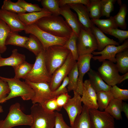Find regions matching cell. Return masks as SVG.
<instances>
[{
	"label": "cell",
	"mask_w": 128,
	"mask_h": 128,
	"mask_svg": "<svg viewBox=\"0 0 128 128\" xmlns=\"http://www.w3.org/2000/svg\"><path fill=\"white\" fill-rule=\"evenodd\" d=\"M40 29L54 36L69 38L73 32L63 18L51 15L40 19L35 23Z\"/></svg>",
	"instance_id": "cell-1"
},
{
	"label": "cell",
	"mask_w": 128,
	"mask_h": 128,
	"mask_svg": "<svg viewBox=\"0 0 128 128\" xmlns=\"http://www.w3.org/2000/svg\"><path fill=\"white\" fill-rule=\"evenodd\" d=\"M44 50L46 66L51 75L63 64L70 52L64 46L58 45L50 46Z\"/></svg>",
	"instance_id": "cell-2"
},
{
	"label": "cell",
	"mask_w": 128,
	"mask_h": 128,
	"mask_svg": "<svg viewBox=\"0 0 128 128\" xmlns=\"http://www.w3.org/2000/svg\"><path fill=\"white\" fill-rule=\"evenodd\" d=\"M0 79L7 83L10 90L7 96L0 100V104L16 97L20 96L24 100H31L34 96V91L25 81H22L14 78H8L1 76Z\"/></svg>",
	"instance_id": "cell-3"
},
{
	"label": "cell",
	"mask_w": 128,
	"mask_h": 128,
	"mask_svg": "<svg viewBox=\"0 0 128 128\" xmlns=\"http://www.w3.org/2000/svg\"><path fill=\"white\" fill-rule=\"evenodd\" d=\"M7 117L4 120L0 121V128H11L21 125L31 126L33 119L31 114L24 113L21 109L20 104L16 102L11 105Z\"/></svg>",
	"instance_id": "cell-4"
},
{
	"label": "cell",
	"mask_w": 128,
	"mask_h": 128,
	"mask_svg": "<svg viewBox=\"0 0 128 128\" xmlns=\"http://www.w3.org/2000/svg\"><path fill=\"white\" fill-rule=\"evenodd\" d=\"M44 53L43 50L36 56L32 70L24 79L25 81L33 83L50 82L52 75L49 73L47 69Z\"/></svg>",
	"instance_id": "cell-5"
},
{
	"label": "cell",
	"mask_w": 128,
	"mask_h": 128,
	"mask_svg": "<svg viewBox=\"0 0 128 128\" xmlns=\"http://www.w3.org/2000/svg\"><path fill=\"white\" fill-rule=\"evenodd\" d=\"M24 31L26 34L35 36L41 42L44 50L52 46H64L69 38L54 36L42 30L35 23L26 26Z\"/></svg>",
	"instance_id": "cell-6"
},
{
	"label": "cell",
	"mask_w": 128,
	"mask_h": 128,
	"mask_svg": "<svg viewBox=\"0 0 128 128\" xmlns=\"http://www.w3.org/2000/svg\"><path fill=\"white\" fill-rule=\"evenodd\" d=\"M31 114L33 123L30 128H54L55 126V112H47L39 103L33 104L31 108Z\"/></svg>",
	"instance_id": "cell-7"
},
{
	"label": "cell",
	"mask_w": 128,
	"mask_h": 128,
	"mask_svg": "<svg viewBox=\"0 0 128 128\" xmlns=\"http://www.w3.org/2000/svg\"><path fill=\"white\" fill-rule=\"evenodd\" d=\"M78 56L91 54L98 49L96 39L92 32L81 28L77 41Z\"/></svg>",
	"instance_id": "cell-8"
},
{
	"label": "cell",
	"mask_w": 128,
	"mask_h": 128,
	"mask_svg": "<svg viewBox=\"0 0 128 128\" xmlns=\"http://www.w3.org/2000/svg\"><path fill=\"white\" fill-rule=\"evenodd\" d=\"M98 73L107 84L111 86L120 83L123 75H121L116 64L109 60L102 62L98 68Z\"/></svg>",
	"instance_id": "cell-9"
},
{
	"label": "cell",
	"mask_w": 128,
	"mask_h": 128,
	"mask_svg": "<svg viewBox=\"0 0 128 128\" xmlns=\"http://www.w3.org/2000/svg\"><path fill=\"white\" fill-rule=\"evenodd\" d=\"M76 63L70 52L64 63L57 69L52 75L49 84L50 89L52 91L55 90L60 85L62 82L67 76Z\"/></svg>",
	"instance_id": "cell-10"
},
{
	"label": "cell",
	"mask_w": 128,
	"mask_h": 128,
	"mask_svg": "<svg viewBox=\"0 0 128 128\" xmlns=\"http://www.w3.org/2000/svg\"><path fill=\"white\" fill-rule=\"evenodd\" d=\"M91 128H113L114 126V118L105 111L96 109H89Z\"/></svg>",
	"instance_id": "cell-11"
},
{
	"label": "cell",
	"mask_w": 128,
	"mask_h": 128,
	"mask_svg": "<svg viewBox=\"0 0 128 128\" xmlns=\"http://www.w3.org/2000/svg\"><path fill=\"white\" fill-rule=\"evenodd\" d=\"M25 81L34 91V96L31 100L33 104L39 103L41 104L46 101L54 97L52 95V91L50 89L49 83H33L28 81Z\"/></svg>",
	"instance_id": "cell-12"
},
{
	"label": "cell",
	"mask_w": 128,
	"mask_h": 128,
	"mask_svg": "<svg viewBox=\"0 0 128 128\" xmlns=\"http://www.w3.org/2000/svg\"><path fill=\"white\" fill-rule=\"evenodd\" d=\"M128 48V40L127 39L120 45L116 46L110 45L106 46L101 51H94L92 53L94 55H101L100 56H93L92 58L94 60H98L100 62L108 60L113 63L116 62V55L118 53L124 51Z\"/></svg>",
	"instance_id": "cell-13"
},
{
	"label": "cell",
	"mask_w": 128,
	"mask_h": 128,
	"mask_svg": "<svg viewBox=\"0 0 128 128\" xmlns=\"http://www.w3.org/2000/svg\"><path fill=\"white\" fill-rule=\"evenodd\" d=\"M93 56V55L91 54L81 55L79 56L77 62L78 70V77L76 88L74 91L80 96L82 95L83 89V78L90 69V62Z\"/></svg>",
	"instance_id": "cell-14"
},
{
	"label": "cell",
	"mask_w": 128,
	"mask_h": 128,
	"mask_svg": "<svg viewBox=\"0 0 128 128\" xmlns=\"http://www.w3.org/2000/svg\"><path fill=\"white\" fill-rule=\"evenodd\" d=\"M73 92V97L69 99L63 107L68 115L71 126L77 116L82 113L83 109L80 96L75 91Z\"/></svg>",
	"instance_id": "cell-15"
},
{
	"label": "cell",
	"mask_w": 128,
	"mask_h": 128,
	"mask_svg": "<svg viewBox=\"0 0 128 128\" xmlns=\"http://www.w3.org/2000/svg\"><path fill=\"white\" fill-rule=\"evenodd\" d=\"M83 89L82 102L89 109H98L97 95L93 87L89 80H86L83 82Z\"/></svg>",
	"instance_id": "cell-16"
},
{
	"label": "cell",
	"mask_w": 128,
	"mask_h": 128,
	"mask_svg": "<svg viewBox=\"0 0 128 128\" xmlns=\"http://www.w3.org/2000/svg\"><path fill=\"white\" fill-rule=\"evenodd\" d=\"M0 19L9 26L11 32H18L25 29L26 26L20 19L17 14L1 9Z\"/></svg>",
	"instance_id": "cell-17"
},
{
	"label": "cell",
	"mask_w": 128,
	"mask_h": 128,
	"mask_svg": "<svg viewBox=\"0 0 128 128\" xmlns=\"http://www.w3.org/2000/svg\"><path fill=\"white\" fill-rule=\"evenodd\" d=\"M68 5L71 9L74 10L77 13L79 21L82 28L88 32H92V27L94 25L90 18L86 6L82 4Z\"/></svg>",
	"instance_id": "cell-18"
},
{
	"label": "cell",
	"mask_w": 128,
	"mask_h": 128,
	"mask_svg": "<svg viewBox=\"0 0 128 128\" xmlns=\"http://www.w3.org/2000/svg\"><path fill=\"white\" fill-rule=\"evenodd\" d=\"M60 7V15L63 16L67 24L78 37L82 27L76 14L71 10L68 5Z\"/></svg>",
	"instance_id": "cell-19"
},
{
	"label": "cell",
	"mask_w": 128,
	"mask_h": 128,
	"mask_svg": "<svg viewBox=\"0 0 128 128\" xmlns=\"http://www.w3.org/2000/svg\"><path fill=\"white\" fill-rule=\"evenodd\" d=\"M87 73L89 80L96 93L101 91H110L112 86L104 82L98 72L90 68Z\"/></svg>",
	"instance_id": "cell-20"
},
{
	"label": "cell",
	"mask_w": 128,
	"mask_h": 128,
	"mask_svg": "<svg viewBox=\"0 0 128 128\" xmlns=\"http://www.w3.org/2000/svg\"><path fill=\"white\" fill-rule=\"evenodd\" d=\"M92 32L96 40L97 50L99 51H101L106 46L109 45H119L118 42L109 38L104 34V32L94 25L92 27Z\"/></svg>",
	"instance_id": "cell-21"
},
{
	"label": "cell",
	"mask_w": 128,
	"mask_h": 128,
	"mask_svg": "<svg viewBox=\"0 0 128 128\" xmlns=\"http://www.w3.org/2000/svg\"><path fill=\"white\" fill-rule=\"evenodd\" d=\"M43 9L42 10L40 11L18 14V16L20 20L26 26L35 23L42 17L52 14L47 10Z\"/></svg>",
	"instance_id": "cell-22"
},
{
	"label": "cell",
	"mask_w": 128,
	"mask_h": 128,
	"mask_svg": "<svg viewBox=\"0 0 128 128\" xmlns=\"http://www.w3.org/2000/svg\"><path fill=\"white\" fill-rule=\"evenodd\" d=\"M25 55L19 53L16 49L12 51V54L9 57L4 58L0 57V67L5 66H15L25 61Z\"/></svg>",
	"instance_id": "cell-23"
},
{
	"label": "cell",
	"mask_w": 128,
	"mask_h": 128,
	"mask_svg": "<svg viewBox=\"0 0 128 128\" xmlns=\"http://www.w3.org/2000/svg\"><path fill=\"white\" fill-rule=\"evenodd\" d=\"M82 113L75 119L71 128H91L89 109L83 105Z\"/></svg>",
	"instance_id": "cell-24"
},
{
	"label": "cell",
	"mask_w": 128,
	"mask_h": 128,
	"mask_svg": "<svg viewBox=\"0 0 128 128\" xmlns=\"http://www.w3.org/2000/svg\"><path fill=\"white\" fill-rule=\"evenodd\" d=\"M122 101L114 98L105 109V111L116 120L122 119Z\"/></svg>",
	"instance_id": "cell-25"
},
{
	"label": "cell",
	"mask_w": 128,
	"mask_h": 128,
	"mask_svg": "<svg viewBox=\"0 0 128 128\" xmlns=\"http://www.w3.org/2000/svg\"><path fill=\"white\" fill-rule=\"evenodd\" d=\"M28 37L24 48L33 53L36 57L44 50L42 44L34 35L30 34Z\"/></svg>",
	"instance_id": "cell-26"
},
{
	"label": "cell",
	"mask_w": 128,
	"mask_h": 128,
	"mask_svg": "<svg viewBox=\"0 0 128 128\" xmlns=\"http://www.w3.org/2000/svg\"><path fill=\"white\" fill-rule=\"evenodd\" d=\"M115 58L119 72L124 74L128 72V49L117 54Z\"/></svg>",
	"instance_id": "cell-27"
},
{
	"label": "cell",
	"mask_w": 128,
	"mask_h": 128,
	"mask_svg": "<svg viewBox=\"0 0 128 128\" xmlns=\"http://www.w3.org/2000/svg\"><path fill=\"white\" fill-rule=\"evenodd\" d=\"M33 66V64L29 63L26 61L18 65L13 67L15 73L14 77L16 79H24L30 72Z\"/></svg>",
	"instance_id": "cell-28"
},
{
	"label": "cell",
	"mask_w": 128,
	"mask_h": 128,
	"mask_svg": "<svg viewBox=\"0 0 128 128\" xmlns=\"http://www.w3.org/2000/svg\"><path fill=\"white\" fill-rule=\"evenodd\" d=\"M28 37L19 35L18 32L11 31L6 41L5 45H11L24 47Z\"/></svg>",
	"instance_id": "cell-29"
},
{
	"label": "cell",
	"mask_w": 128,
	"mask_h": 128,
	"mask_svg": "<svg viewBox=\"0 0 128 128\" xmlns=\"http://www.w3.org/2000/svg\"><path fill=\"white\" fill-rule=\"evenodd\" d=\"M93 24L103 32L110 29L118 28L113 16L105 19H91Z\"/></svg>",
	"instance_id": "cell-30"
},
{
	"label": "cell",
	"mask_w": 128,
	"mask_h": 128,
	"mask_svg": "<svg viewBox=\"0 0 128 128\" xmlns=\"http://www.w3.org/2000/svg\"><path fill=\"white\" fill-rule=\"evenodd\" d=\"M98 109L102 111L106 108L110 101L114 98L110 91H101L96 93Z\"/></svg>",
	"instance_id": "cell-31"
},
{
	"label": "cell",
	"mask_w": 128,
	"mask_h": 128,
	"mask_svg": "<svg viewBox=\"0 0 128 128\" xmlns=\"http://www.w3.org/2000/svg\"><path fill=\"white\" fill-rule=\"evenodd\" d=\"M10 28L3 20L0 19V52L2 54L7 49L5 43L10 32Z\"/></svg>",
	"instance_id": "cell-32"
},
{
	"label": "cell",
	"mask_w": 128,
	"mask_h": 128,
	"mask_svg": "<svg viewBox=\"0 0 128 128\" xmlns=\"http://www.w3.org/2000/svg\"><path fill=\"white\" fill-rule=\"evenodd\" d=\"M101 0H90L89 4L86 6L91 19H99L101 13Z\"/></svg>",
	"instance_id": "cell-33"
},
{
	"label": "cell",
	"mask_w": 128,
	"mask_h": 128,
	"mask_svg": "<svg viewBox=\"0 0 128 128\" xmlns=\"http://www.w3.org/2000/svg\"><path fill=\"white\" fill-rule=\"evenodd\" d=\"M127 11V5L125 4H123L120 6L118 13L113 16L118 27L123 30L126 29L127 27L125 18Z\"/></svg>",
	"instance_id": "cell-34"
},
{
	"label": "cell",
	"mask_w": 128,
	"mask_h": 128,
	"mask_svg": "<svg viewBox=\"0 0 128 128\" xmlns=\"http://www.w3.org/2000/svg\"><path fill=\"white\" fill-rule=\"evenodd\" d=\"M41 1L43 8L51 13L52 15L57 16L60 15L59 0H42Z\"/></svg>",
	"instance_id": "cell-35"
},
{
	"label": "cell",
	"mask_w": 128,
	"mask_h": 128,
	"mask_svg": "<svg viewBox=\"0 0 128 128\" xmlns=\"http://www.w3.org/2000/svg\"><path fill=\"white\" fill-rule=\"evenodd\" d=\"M77 35L73 31L69 38L64 46L70 51L73 58L76 60H78L79 57L77 45Z\"/></svg>",
	"instance_id": "cell-36"
},
{
	"label": "cell",
	"mask_w": 128,
	"mask_h": 128,
	"mask_svg": "<svg viewBox=\"0 0 128 128\" xmlns=\"http://www.w3.org/2000/svg\"><path fill=\"white\" fill-rule=\"evenodd\" d=\"M78 70L77 63L71 70L68 75L69 80L68 85V91L76 90L78 77Z\"/></svg>",
	"instance_id": "cell-37"
},
{
	"label": "cell",
	"mask_w": 128,
	"mask_h": 128,
	"mask_svg": "<svg viewBox=\"0 0 128 128\" xmlns=\"http://www.w3.org/2000/svg\"><path fill=\"white\" fill-rule=\"evenodd\" d=\"M115 0H101L100 4L101 16L109 18L110 13L114 9Z\"/></svg>",
	"instance_id": "cell-38"
},
{
	"label": "cell",
	"mask_w": 128,
	"mask_h": 128,
	"mask_svg": "<svg viewBox=\"0 0 128 128\" xmlns=\"http://www.w3.org/2000/svg\"><path fill=\"white\" fill-rule=\"evenodd\" d=\"M1 9L17 14L26 12L23 9L18 5L16 2L10 0H4Z\"/></svg>",
	"instance_id": "cell-39"
},
{
	"label": "cell",
	"mask_w": 128,
	"mask_h": 128,
	"mask_svg": "<svg viewBox=\"0 0 128 128\" xmlns=\"http://www.w3.org/2000/svg\"><path fill=\"white\" fill-rule=\"evenodd\" d=\"M112 93L114 98L121 101L128 99V90L119 87L116 85L112 87L110 91Z\"/></svg>",
	"instance_id": "cell-40"
},
{
	"label": "cell",
	"mask_w": 128,
	"mask_h": 128,
	"mask_svg": "<svg viewBox=\"0 0 128 128\" xmlns=\"http://www.w3.org/2000/svg\"><path fill=\"white\" fill-rule=\"evenodd\" d=\"M105 33L113 36L118 38L120 42L124 41L128 38V31L113 28L105 31Z\"/></svg>",
	"instance_id": "cell-41"
},
{
	"label": "cell",
	"mask_w": 128,
	"mask_h": 128,
	"mask_svg": "<svg viewBox=\"0 0 128 128\" xmlns=\"http://www.w3.org/2000/svg\"><path fill=\"white\" fill-rule=\"evenodd\" d=\"M16 3L26 12L29 13L40 11L42 10L43 9L37 5L29 3L24 0H18Z\"/></svg>",
	"instance_id": "cell-42"
},
{
	"label": "cell",
	"mask_w": 128,
	"mask_h": 128,
	"mask_svg": "<svg viewBox=\"0 0 128 128\" xmlns=\"http://www.w3.org/2000/svg\"><path fill=\"white\" fill-rule=\"evenodd\" d=\"M41 105L44 110L48 112H53L55 110L58 112L61 110L57 104L56 97L49 99Z\"/></svg>",
	"instance_id": "cell-43"
},
{
	"label": "cell",
	"mask_w": 128,
	"mask_h": 128,
	"mask_svg": "<svg viewBox=\"0 0 128 128\" xmlns=\"http://www.w3.org/2000/svg\"><path fill=\"white\" fill-rule=\"evenodd\" d=\"M69 82L68 78L67 76L63 80L62 84L55 90L52 91V94L53 97H56L60 94L68 92L66 87L68 85Z\"/></svg>",
	"instance_id": "cell-44"
},
{
	"label": "cell",
	"mask_w": 128,
	"mask_h": 128,
	"mask_svg": "<svg viewBox=\"0 0 128 128\" xmlns=\"http://www.w3.org/2000/svg\"><path fill=\"white\" fill-rule=\"evenodd\" d=\"M55 128H71L64 121L62 115L58 111H55Z\"/></svg>",
	"instance_id": "cell-45"
},
{
	"label": "cell",
	"mask_w": 128,
	"mask_h": 128,
	"mask_svg": "<svg viewBox=\"0 0 128 128\" xmlns=\"http://www.w3.org/2000/svg\"><path fill=\"white\" fill-rule=\"evenodd\" d=\"M10 92L7 83L0 79V100L5 98Z\"/></svg>",
	"instance_id": "cell-46"
},
{
	"label": "cell",
	"mask_w": 128,
	"mask_h": 128,
	"mask_svg": "<svg viewBox=\"0 0 128 128\" xmlns=\"http://www.w3.org/2000/svg\"><path fill=\"white\" fill-rule=\"evenodd\" d=\"M68 92L62 94L56 97V101L59 108H62L66 103L69 99L71 98Z\"/></svg>",
	"instance_id": "cell-47"
},
{
	"label": "cell",
	"mask_w": 128,
	"mask_h": 128,
	"mask_svg": "<svg viewBox=\"0 0 128 128\" xmlns=\"http://www.w3.org/2000/svg\"><path fill=\"white\" fill-rule=\"evenodd\" d=\"M89 0H59L60 7L69 4H82L86 6L90 3Z\"/></svg>",
	"instance_id": "cell-48"
},
{
	"label": "cell",
	"mask_w": 128,
	"mask_h": 128,
	"mask_svg": "<svg viewBox=\"0 0 128 128\" xmlns=\"http://www.w3.org/2000/svg\"><path fill=\"white\" fill-rule=\"evenodd\" d=\"M122 112L124 113L125 116L128 119V104L127 103L123 102L122 103Z\"/></svg>",
	"instance_id": "cell-49"
},
{
	"label": "cell",
	"mask_w": 128,
	"mask_h": 128,
	"mask_svg": "<svg viewBox=\"0 0 128 128\" xmlns=\"http://www.w3.org/2000/svg\"><path fill=\"white\" fill-rule=\"evenodd\" d=\"M123 77L120 82V83L128 78V72L123 74Z\"/></svg>",
	"instance_id": "cell-50"
},
{
	"label": "cell",
	"mask_w": 128,
	"mask_h": 128,
	"mask_svg": "<svg viewBox=\"0 0 128 128\" xmlns=\"http://www.w3.org/2000/svg\"><path fill=\"white\" fill-rule=\"evenodd\" d=\"M3 112V109L2 106L0 105V113H1Z\"/></svg>",
	"instance_id": "cell-51"
},
{
	"label": "cell",
	"mask_w": 128,
	"mask_h": 128,
	"mask_svg": "<svg viewBox=\"0 0 128 128\" xmlns=\"http://www.w3.org/2000/svg\"><path fill=\"white\" fill-rule=\"evenodd\" d=\"M117 1L118 2V4L120 5V6L121 5V0H118Z\"/></svg>",
	"instance_id": "cell-52"
},
{
	"label": "cell",
	"mask_w": 128,
	"mask_h": 128,
	"mask_svg": "<svg viewBox=\"0 0 128 128\" xmlns=\"http://www.w3.org/2000/svg\"><path fill=\"white\" fill-rule=\"evenodd\" d=\"M1 57V53H0V57Z\"/></svg>",
	"instance_id": "cell-53"
},
{
	"label": "cell",
	"mask_w": 128,
	"mask_h": 128,
	"mask_svg": "<svg viewBox=\"0 0 128 128\" xmlns=\"http://www.w3.org/2000/svg\"><path fill=\"white\" fill-rule=\"evenodd\" d=\"M115 128L114 127V128Z\"/></svg>",
	"instance_id": "cell-54"
}]
</instances>
